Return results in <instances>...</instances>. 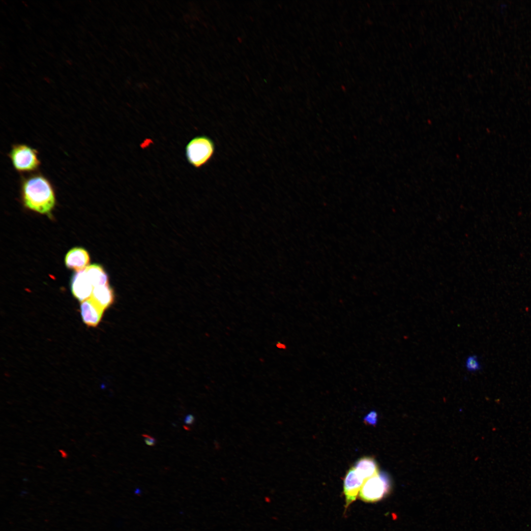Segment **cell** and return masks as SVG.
<instances>
[{
    "label": "cell",
    "mask_w": 531,
    "mask_h": 531,
    "mask_svg": "<svg viewBox=\"0 0 531 531\" xmlns=\"http://www.w3.org/2000/svg\"><path fill=\"white\" fill-rule=\"evenodd\" d=\"M20 195L24 206L43 214H49L55 206L56 197L53 184L39 172L22 175Z\"/></svg>",
    "instance_id": "cell-1"
},
{
    "label": "cell",
    "mask_w": 531,
    "mask_h": 531,
    "mask_svg": "<svg viewBox=\"0 0 531 531\" xmlns=\"http://www.w3.org/2000/svg\"><path fill=\"white\" fill-rule=\"evenodd\" d=\"M7 155L14 170L21 174L36 173L41 164L37 150L26 144H13Z\"/></svg>",
    "instance_id": "cell-2"
},
{
    "label": "cell",
    "mask_w": 531,
    "mask_h": 531,
    "mask_svg": "<svg viewBox=\"0 0 531 531\" xmlns=\"http://www.w3.org/2000/svg\"><path fill=\"white\" fill-rule=\"evenodd\" d=\"M215 152L214 141L206 135H199L191 139L185 147V156L188 162L196 169L206 165Z\"/></svg>",
    "instance_id": "cell-3"
},
{
    "label": "cell",
    "mask_w": 531,
    "mask_h": 531,
    "mask_svg": "<svg viewBox=\"0 0 531 531\" xmlns=\"http://www.w3.org/2000/svg\"><path fill=\"white\" fill-rule=\"evenodd\" d=\"M391 483L389 476L384 472H379L366 479L359 493L360 500L366 502H374L383 499L389 492Z\"/></svg>",
    "instance_id": "cell-4"
},
{
    "label": "cell",
    "mask_w": 531,
    "mask_h": 531,
    "mask_svg": "<svg viewBox=\"0 0 531 531\" xmlns=\"http://www.w3.org/2000/svg\"><path fill=\"white\" fill-rule=\"evenodd\" d=\"M365 480L354 467L350 469L344 479L343 493L345 497V508L355 501Z\"/></svg>",
    "instance_id": "cell-5"
},
{
    "label": "cell",
    "mask_w": 531,
    "mask_h": 531,
    "mask_svg": "<svg viewBox=\"0 0 531 531\" xmlns=\"http://www.w3.org/2000/svg\"><path fill=\"white\" fill-rule=\"evenodd\" d=\"M93 288L85 269L77 271L73 275L71 283V292L74 296L80 301L89 299Z\"/></svg>",
    "instance_id": "cell-6"
},
{
    "label": "cell",
    "mask_w": 531,
    "mask_h": 531,
    "mask_svg": "<svg viewBox=\"0 0 531 531\" xmlns=\"http://www.w3.org/2000/svg\"><path fill=\"white\" fill-rule=\"evenodd\" d=\"M104 310L90 298L81 303L80 312L83 322L88 327H96L100 322Z\"/></svg>",
    "instance_id": "cell-7"
},
{
    "label": "cell",
    "mask_w": 531,
    "mask_h": 531,
    "mask_svg": "<svg viewBox=\"0 0 531 531\" xmlns=\"http://www.w3.org/2000/svg\"><path fill=\"white\" fill-rule=\"evenodd\" d=\"M89 260L88 253L85 249L75 247L67 253L65 258V263L68 268L79 271L87 267Z\"/></svg>",
    "instance_id": "cell-8"
},
{
    "label": "cell",
    "mask_w": 531,
    "mask_h": 531,
    "mask_svg": "<svg viewBox=\"0 0 531 531\" xmlns=\"http://www.w3.org/2000/svg\"><path fill=\"white\" fill-rule=\"evenodd\" d=\"M90 298L105 311L114 302V291L109 284L95 287Z\"/></svg>",
    "instance_id": "cell-9"
},
{
    "label": "cell",
    "mask_w": 531,
    "mask_h": 531,
    "mask_svg": "<svg viewBox=\"0 0 531 531\" xmlns=\"http://www.w3.org/2000/svg\"><path fill=\"white\" fill-rule=\"evenodd\" d=\"M354 467L364 480L379 473L376 461L370 457L360 458L355 462Z\"/></svg>",
    "instance_id": "cell-10"
},
{
    "label": "cell",
    "mask_w": 531,
    "mask_h": 531,
    "mask_svg": "<svg viewBox=\"0 0 531 531\" xmlns=\"http://www.w3.org/2000/svg\"><path fill=\"white\" fill-rule=\"evenodd\" d=\"M85 273L93 287L109 284L108 276L103 267L97 264L87 266Z\"/></svg>",
    "instance_id": "cell-11"
},
{
    "label": "cell",
    "mask_w": 531,
    "mask_h": 531,
    "mask_svg": "<svg viewBox=\"0 0 531 531\" xmlns=\"http://www.w3.org/2000/svg\"><path fill=\"white\" fill-rule=\"evenodd\" d=\"M465 365L466 370L470 372H474L481 369L478 357L474 354L469 355L467 357Z\"/></svg>",
    "instance_id": "cell-12"
},
{
    "label": "cell",
    "mask_w": 531,
    "mask_h": 531,
    "mask_svg": "<svg viewBox=\"0 0 531 531\" xmlns=\"http://www.w3.org/2000/svg\"><path fill=\"white\" fill-rule=\"evenodd\" d=\"M377 413L375 411H372L367 414L364 418V422L369 425H375L377 422Z\"/></svg>",
    "instance_id": "cell-13"
},
{
    "label": "cell",
    "mask_w": 531,
    "mask_h": 531,
    "mask_svg": "<svg viewBox=\"0 0 531 531\" xmlns=\"http://www.w3.org/2000/svg\"><path fill=\"white\" fill-rule=\"evenodd\" d=\"M142 436L143 437L144 441L147 445L150 446H153L155 445L156 440L154 438L147 434H143Z\"/></svg>",
    "instance_id": "cell-14"
},
{
    "label": "cell",
    "mask_w": 531,
    "mask_h": 531,
    "mask_svg": "<svg viewBox=\"0 0 531 531\" xmlns=\"http://www.w3.org/2000/svg\"><path fill=\"white\" fill-rule=\"evenodd\" d=\"M194 421H195V417L191 414H187L185 416V418L184 419V422L187 425H192V424H193Z\"/></svg>",
    "instance_id": "cell-15"
}]
</instances>
